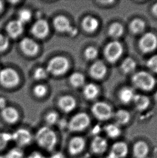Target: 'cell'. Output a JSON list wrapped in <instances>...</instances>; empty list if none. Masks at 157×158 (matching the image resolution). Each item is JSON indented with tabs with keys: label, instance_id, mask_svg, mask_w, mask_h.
<instances>
[{
	"label": "cell",
	"instance_id": "603a6c76",
	"mask_svg": "<svg viewBox=\"0 0 157 158\" xmlns=\"http://www.w3.org/2000/svg\"><path fill=\"white\" fill-rule=\"evenodd\" d=\"M83 93L85 98L89 100H92L98 96L99 94V89L98 86L94 84H88L84 86Z\"/></svg>",
	"mask_w": 157,
	"mask_h": 158
},
{
	"label": "cell",
	"instance_id": "cb8c5ba5",
	"mask_svg": "<svg viewBox=\"0 0 157 158\" xmlns=\"http://www.w3.org/2000/svg\"><path fill=\"white\" fill-rule=\"evenodd\" d=\"M136 108L139 111H144L149 107L150 99L147 97L142 94H135L134 100Z\"/></svg>",
	"mask_w": 157,
	"mask_h": 158
},
{
	"label": "cell",
	"instance_id": "bcb514c9",
	"mask_svg": "<svg viewBox=\"0 0 157 158\" xmlns=\"http://www.w3.org/2000/svg\"><path fill=\"white\" fill-rule=\"evenodd\" d=\"M0 158H6L5 157V156L4 155H1V154H0Z\"/></svg>",
	"mask_w": 157,
	"mask_h": 158
},
{
	"label": "cell",
	"instance_id": "f35d334b",
	"mask_svg": "<svg viewBox=\"0 0 157 158\" xmlns=\"http://www.w3.org/2000/svg\"><path fill=\"white\" fill-rule=\"evenodd\" d=\"M9 45L8 39L6 37L0 34V52H4Z\"/></svg>",
	"mask_w": 157,
	"mask_h": 158
},
{
	"label": "cell",
	"instance_id": "ffe728a7",
	"mask_svg": "<svg viewBox=\"0 0 157 158\" xmlns=\"http://www.w3.org/2000/svg\"><path fill=\"white\" fill-rule=\"evenodd\" d=\"M149 146L144 141H138L134 144L133 154L135 158H146L149 154Z\"/></svg>",
	"mask_w": 157,
	"mask_h": 158
},
{
	"label": "cell",
	"instance_id": "d6a6232c",
	"mask_svg": "<svg viewBox=\"0 0 157 158\" xmlns=\"http://www.w3.org/2000/svg\"><path fill=\"white\" fill-rule=\"evenodd\" d=\"M59 120V116L55 112H49L45 117V121L46 124V126H49L51 127L54 125H57Z\"/></svg>",
	"mask_w": 157,
	"mask_h": 158
},
{
	"label": "cell",
	"instance_id": "f546056e",
	"mask_svg": "<svg viewBox=\"0 0 157 158\" xmlns=\"http://www.w3.org/2000/svg\"><path fill=\"white\" fill-rule=\"evenodd\" d=\"M136 68V63L135 60L130 57L125 58L121 64V69L125 73H132Z\"/></svg>",
	"mask_w": 157,
	"mask_h": 158
},
{
	"label": "cell",
	"instance_id": "30bf717a",
	"mask_svg": "<svg viewBox=\"0 0 157 158\" xmlns=\"http://www.w3.org/2000/svg\"><path fill=\"white\" fill-rule=\"evenodd\" d=\"M53 26L55 29L61 32H67L72 36L78 34L77 28L71 26L70 21L64 16H58L53 21Z\"/></svg>",
	"mask_w": 157,
	"mask_h": 158
},
{
	"label": "cell",
	"instance_id": "484cf974",
	"mask_svg": "<svg viewBox=\"0 0 157 158\" xmlns=\"http://www.w3.org/2000/svg\"><path fill=\"white\" fill-rule=\"evenodd\" d=\"M104 131L108 137L111 139H116L119 137L122 133L121 127L117 124H111L104 127Z\"/></svg>",
	"mask_w": 157,
	"mask_h": 158
},
{
	"label": "cell",
	"instance_id": "7dc6e473",
	"mask_svg": "<svg viewBox=\"0 0 157 158\" xmlns=\"http://www.w3.org/2000/svg\"></svg>",
	"mask_w": 157,
	"mask_h": 158
},
{
	"label": "cell",
	"instance_id": "3957f363",
	"mask_svg": "<svg viewBox=\"0 0 157 158\" xmlns=\"http://www.w3.org/2000/svg\"><path fill=\"white\" fill-rule=\"evenodd\" d=\"M132 81L136 88L144 91H150L155 85L154 77L145 71L136 73L132 78Z\"/></svg>",
	"mask_w": 157,
	"mask_h": 158
},
{
	"label": "cell",
	"instance_id": "d6986e66",
	"mask_svg": "<svg viewBox=\"0 0 157 158\" xmlns=\"http://www.w3.org/2000/svg\"><path fill=\"white\" fill-rule=\"evenodd\" d=\"M24 24L18 19L10 22L6 26V32L11 38H17L23 32Z\"/></svg>",
	"mask_w": 157,
	"mask_h": 158
},
{
	"label": "cell",
	"instance_id": "f6af8a7d",
	"mask_svg": "<svg viewBox=\"0 0 157 158\" xmlns=\"http://www.w3.org/2000/svg\"><path fill=\"white\" fill-rule=\"evenodd\" d=\"M155 102H156V103H157V92H155Z\"/></svg>",
	"mask_w": 157,
	"mask_h": 158
},
{
	"label": "cell",
	"instance_id": "1f68e13d",
	"mask_svg": "<svg viewBox=\"0 0 157 158\" xmlns=\"http://www.w3.org/2000/svg\"><path fill=\"white\" fill-rule=\"evenodd\" d=\"M6 158H25L26 155L21 148L15 146L11 148L4 154Z\"/></svg>",
	"mask_w": 157,
	"mask_h": 158
},
{
	"label": "cell",
	"instance_id": "ba28073f",
	"mask_svg": "<svg viewBox=\"0 0 157 158\" xmlns=\"http://www.w3.org/2000/svg\"><path fill=\"white\" fill-rule=\"evenodd\" d=\"M19 81V75L13 69L6 68L0 71V83L7 88L17 85Z\"/></svg>",
	"mask_w": 157,
	"mask_h": 158
},
{
	"label": "cell",
	"instance_id": "9c48e42d",
	"mask_svg": "<svg viewBox=\"0 0 157 158\" xmlns=\"http://www.w3.org/2000/svg\"><path fill=\"white\" fill-rule=\"evenodd\" d=\"M86 146V141L83 137L76 135L72 137L67 144V151L71 156H78L81 154Z\"/></svg>",
	"mask_w": 157,
	"mask_h": 158
},
{
	"label": "cell",
	"instance_id": "7bdbcfd3",
	"mask_svg": "<svg viewBox=\"0 0 157 158\" xmlns=\"http://www.w3.org/2000/svg\"><path fill=\"white\" fill-rule=\"evenodd\" d=\"M152 11L153 14L157 16V3L153 5L152 9Z\"/></svg>",
	"mask_w": 157,
	"mask_h": 158
},
{
	"label": "cell",
	"instance_id": "8d00e7d4",
	"mask_svg": "<svg viewBox=\"0 0 157 158\" xmlns=\"http://www.w3.org/2000/svg\"><path fill=\"white\" fill-rule=\"evenodd\" d=\"M147 66L153 73H157V54L151 57L147 60Z\"/></svg>",
	"mask_w": 157,
	"mask_h": 158
},
{
	"label": "cell",
	"instance_id": "9a60e30c",
	"mask_svg": "<svg viewBox=\"0 0 157 158\" xmlns=\"http://www.w3.org/2000/svg\"><path fill=\"white\" fill-rule=\"evenodd\" d=\"M1 114L4 122L10 125L16 124L19 119V113L13 107H6L1 110Z\"/></svg>",
	"mask_w": 157,
	"mask_h": 158
},
{
	"label": "cell",
	"instance_id": "ee69618b",
	"mask_svg": "<svg viewBox=\"0 0 157 158\" xmlns=\"http://www.w3.org/2000/svg\"><path fill=\"white\" fill-rule=\"evenodd\" d=\"M3 5L2 2L0 1V12L1 11V10H2V9H3Z\"/></svg>",
	"mask_w": 157,
	"mask_h": 158
},
{
	"label": "cell",
	"instance_id": "b9f144b4",
	"mask_svg": "<svg viewBox=\"0 0 157 158\" xmlns=\"http://www.w3.org/2000/svg\"><path fill=\"white\" fill-rule=\"evenodd\" d=\"M6 106V101L3 97H0V109L2 110Z\"/></svg>",
	"mask_w": 157,
	"mask_h": 158
},
{
	"label": "cell",
	"instance_id": "e575fe53",
	"mask_svg": "<svg viewBox=\"0 0 157 158\" xmlns=\"http://www.w3.org/2000/svg\"><path fill=\"white\" fill-rule=\"evenodd\" d=\"M85 57L88 60H93L95 59L98 55V51L96 48L94 47H89L85 50Z\"/></svg>",
	"mask_w": 157,
	"mask_h": 158
},
{
	"label": "cell",
	"instance_id": "44dd1931",
	"mask_svg": "<svg viewBox=\"0 0 157 158\" xmlns=\"http://www.w3.org/2000/svg\"><path fill=\"white\" fill-rule=\"evenodd\" d=\"M82 26L86 31L91 33L98 29L99 26V22L95 17L88 16L83 19Z\"/></svg>",
	"mask_w": 157,
	"mask_h": 158
},
{
	"label": "cell",
	"instance_id": "7c38bea8",
	"mask_svg": "<svg viewBox=\"0 0 157 158\" xmlns=\"http://www.w3.org/2000/svg\"><path fill=\"white\" fill-rule=\"evenodd\" d=\"M129 153L127 143L123 141H119L113 144L111 152L107 158H124Z\"/></svg>",
	"mask_w": 157,
	"mask_h": 158
},
{
	"label": "cell",
	"instance_id": "d4e9b609",
	"mask_svg": "<svg viewBox=\"0 0 157 158\" xmlns=\"http://www.w3.org/2000/svg\"><path fill=\"white\" fill-rule=\"evenodd\" d=\"M135 96V94L133 89L128 87L122 89L119 92V98L121 102L124 104H127L133 101Z\"/></svg>",
	"mask_w": 157,
	"mask_h": 158
},
{
	"label": "cell",
	"instance_id": "8992f818",
	"mask_svg": "<svg viewBox=\"0 0 157 158\" xmlns=\"http://www.w3.org/2000/svg\"><path fill=\"white\" fill-rule=\"evenodd\" d=\"M91 112L96 119L101 121L110 119L114 114L111 106L102 102L95 103L91 107Z\"/></svg>",
	"mask_w": 157,
	"mask_h": 158
},
{
	"label": "cell",
	"instance_id": "ac0fdd59",
	"mask_svg": "<svg viewBox=\"0 0 157 158\" xmlns=\"http://www.w3.org/2000/svg\"><path fill=\"white\" fill-rule=\"evenodd\" d=\"M58 104L62 111L65 113H70L74 110L77 102L73 97L66 95L60 98Z\"/></svg>",
	"mask_w": 157,
	"mask_h": 158
},
{
	"label": "cell",
	"instance_id": "52a82bcc",
	"mask_svg": "<svg viewBox=\"0 0 157 158\" xmlns=\"http://www.w3.org/2000/svg\"><path fill=\"white\" fill-rule=\"evenodd\" d=\"M123 52L121 43L117 41L109 43L104 49V53L106 60L111 63H114L119 59Z\"/></svg>",
	"mask_w": 157,
	"mask_h": 158
},
{
	"label": "cell",
	"instance_id": "4316f807",
	"mask_svg": "<svg viewBox=\"0 0 157 158\" xmlns=\"http://www.w3.org/2000/svg\"><path fill=\"white\" fill-rule=\"evenodd\" d=\"M13 143L11 132H0V152L6 150Z\"/></svg>",
	"mask_w": 157,
	"mask_h": 158
},
{
	"label": "cell",
	"instance_id": "8fae6325",
	"mask_svg": "<svg viewBox=\"0 0 157 158\" xmlns=\"http://www.w3.org/2000/svg\"><path fill=\"white\" fill-rule=\"evenodd\" d=\"M139 47L144 53L153 52L157 47V36L151 32L146 33L139 41Z\"/></svg>",
	"mask_w": 157,
	"mask_h": 158
},
{
	"label": "cell",
	"instance_id": "5bb4252c",
	"mask_svg": "<svg viewBox=\"0 0 157 158\" xmlns=\"http://www.w3.org/2000/svg\"><path fill=\"white\" fill-rule=\"evenodd\" d=\"M31 32L38 38H44L49 32V24L44 19H39L32 26Z\"/></svg>",
	"mask_w": 157,
	"mask_h": 158
},
{
	"label": "cell",
	"instance_id": "ab89813d",
	"mask_svg": "<svg viewBox=\"0 0 157 158\" xmlns=\"http://www.w3.org/2000/svg\"><path fill=\"white\" fill-rule=\"evenodd\" d=\"M25 158H47V156L43 154L42 152L34 151L30 152L27 156H26Z\"/></svg>",
	"mask_w": 157,
	"mask_h": 158
},
{
	"label": "cell",
	"instance_id": "60d3db41",
	"mask_svg": "<svg viewBox=\"0 0 157 158\" xmlns=\"http://www.w3.org/2000/svg\"><path fill=\"white\" fill-rule=\"evenodd\" d=\"M47 158H66V156L62 151L55 150L51 152V154L47 156Z\"/></svg>",
	"mask_w": 157,
	"mask_h": 158
},
{
	"label": "cell",
	"instance_id": "74e56055",
	"mask_svg": "<svg viewBox=\"0 0 157 158\" xmlns=\"http://www.w3.org/2000/svg\"><path fill=\"white\" fill-rule=\"evenodd\" d=\"M34 92L37 97H42L46 94L47 89L45 86L40 84L34 87Z\"/></svg>",
	"mask_w": 157,
	"mask_h": 158
},
{
	"label": "cell",
	"instance_id": "4fadbf2b",
	"mask_svg": "<svg viewBox=\"0 0 157 158\" xmlns=\"http://www.w3.org/2000/svg\"><path fill=\"white\" fill-rule=\"evenodd\" d=\"M108 146L106 139L100 135H96L91 140V150L94 154H102L106 151Z\"/></svg>",
	"mask_w": 157,
	"mask_h": 158
},
{
	"label": "cell",
	"instance_id": "83f0119b",
	"mask_svg": "<svg viewBox=\"0 0 157 158\" xmlns=\"http://www.w3.org/2000/svg\"><path fill=\"white\" fill-rule=\"evenodd\" d=\"M146 27L145 22L140 19H135L130 24V29L133 34H138L144 30Z\"/></svg>",
	"mask_w": 157,
	"mask_h": 158
},
{
	"label": "cell",
	"instance_id": "6da1fadb",
	"mask_svg": "<svg viewBox=\"0 0 157 158\" xmlns=\"http://www.w3.org/2000/svg\"><path fill=\"white\" fill-rule=\"evenodd\" d=\"M58 140L57 133L49 126L41 127L34 134V141L39 148L50 153L55 151Z\"/></svg>",
	"mask_w": 157,
	"mask_h": 158
},
{
	"label": "cell",
	"instance_id": "836d02e7",
	"mask_svg": "<svg viewBox=\"0 0 157 158\" xmlns=\"http://www.w3.org/2000/svg\"><path fill=\"white\" fill-rule=\"evenodd\" d=\"M31 13L27 9H23L20 10L18 13V20L21 22L22 23L24 24L27 23L31 19Z\"/></svg>",
	"mask_w": 157,
	"mask_h": 158
},
{
	"label": "cell",
	"instance_id": "d590c367",
	"mask_svg": "<svg viewBox=\"0 0 157 158\" xmlns=\"http://www.w3.org/2000/svg\"><path fill=\"white\" fill-rule=\"evenodd\" d=\"M48 73H49L46 69L38 68L34 71V78L37 80H42L46 78L48 75Z\"/></svg>",
	"mask_w": 157,
	"mask_h": 158
},
{
	"label": "cell",
	"instance_id": "4dcf8cb0",
	"mask_svg": "<svg viewBox=\"0 0 157 158\" xmlns=\"http://www.w3.org/2000/svg\"><path fill=\"white\" fill-rule=\"evenodd\" d=\"M70 81L73 87L79 88L84 85L85 78L82 73H74L70 75Z\"/></svg>",
	"mask_w": 157,
	"mask_h": 158
},
{
	"label": "cell",
	"instance_id": "7402d4cb",
	"mask_svg": "<svg viewBox=\"0 0 157 158\" xmlns=\"http://www.w3.org/2000/svg\"><path fill=\"white\" fill-rule=\"evenodd\" d=\"M115 124L119 126L125 125L129 122L130 120V114L129 112L125 110H119L113 114Z\"/></svg>",
	"mask_w": 157,
	"mask_h": 158
},
{
	"label": "cell",
	"instance_id": "7a4b0ae2",
	"mask_svg": "<svg viewBox=\"0 0 157 158\" xmlns=\"http://www.w3.org/2000/svg\"><path fill=\"white\" fill-rule=\"evenodd\" d=\"M91 119L89 115L84 112L77 113L68 121L67 130L72 133H79L89 126Z\"/></svg>",
	"mask_w": 157,
	"mask_h": 158
},
{
	"label": "cell",
	"instance_id": "277c9868",
	"mask_svg": "<svg viewBox=\"0 0 157 158\" xmlns=\"http://www.w3.org/2000/svg\"><path fill=\"white\" fill-rule=\"evenodd\" d=\"M13 143L18 148H23L34 141V134L26 128H19L11 132Z\"/></svg>",
	"mask_w": 157,
	"mask_h": 158
},
{
	"label": "cell",
	"instance_id": "5b68a950",
	"mask_svg": "<svg viewBox=\"0 0 157 158\" xmlns=\"http://www.w3.org/2000/svg\"><path fill=\"white\" fill-rule=\"evenodd\" d=\"M69 63L63 56H56L52 58L48 63L46 70L48 73L55 76L62 75L68 70Z\"/></svg>",
	"mask_w": 157,
	"mask_h": 158
},
{
	"label": "cell",
	"instance_id": "f1b7e54d",
	"mask_svg": "<svg viewBox=\"0 0 157 158\" xmlns=\"http://www.w3.org/2000/svg\"><path fill=\"white\" fill-rule=\"evenodd\" d=\"M124 32L123 26L119 22H115L111 24L109 28V35L114 39H118L122 36Z\"/></svg>",
	"mask_w": 157,
	"mask_h": 158
},
{
	"label": "cell",
	"instance_id": "e0dca14e",
	"mask_svg": "<svg viewBox=\"0 0 157 158\" xmlns=\"http://www.w3.org/2000/svg\"><path fill=\"white\" fill-rule=\"evenodd\" d=\"M107 72V66L102 61H96L90 68L89 73L92 77L96 79L103 78Z\"/></svg>",
	"mask_w": 157,
	"mask_h": 158
},
{
	"label": "cell",
	"instance_id": "2e32d148",
	"mask_svg": "<svg viewBox=\"0 0 157 158\" xmlns=\"http://www.w3.org/2000/svg\"><path fill=\"white\" fill-rule=\"evenodd\" d=\"M22 50L28 56H34L38 52L39 47L37 43L30 38H24L20 43Z\"/></svg>",
	"mask_w": 157,
	"mask_h": 158
}]
</instances>
